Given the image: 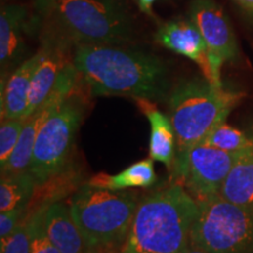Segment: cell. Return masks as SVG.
I'll return each mask as SVG.
<instances>
[{"mask_svg":"<svg viewBox=\"0 0 253 253\" xmlns=\"http://www.w3.org/2000/svg\"><path fill=\"white\" fill-rule=\"evenodd\" d=\"M72 60L91 96L160 100L169 93L167 65L149 53L119 45H78Z\"/></svg>","mask_w":253,"mask_h":253,"instance_id":"obj_1","label":"cell"},{"mask_svg":"<svg viewBox=\"0 0 253 253\" xmlns=\"http://www.w3.org/2000/svg\"><path fill=\"white\" fill-rule=\"evenodd\" d=\"M198 212L197 201L179 183L145 196L119 253H179Z\"/></svg>","mask_w":253,"mask_h":253,"instance_id":"obj_2","label":"cell"},{"mask_svg":"<svg viewBox=\"0 0 253 253\" xmlns=\"http://www.w3.org/2000/svg\"><path fill=\"white\" fill-rule=\"evenodd\" d=\"M50 37L74 45H121L130 40L131 19L114 0H33Z\"/></svg>","mask_w":253,"mask_h":253,"instance_id":"obj_3","label":"cell"},{"mask_svg":"<svg viewBox=\"0 0 253 253\" xmlns=\"http://www.w3.org/2000/svg\"><path fill=\"white\" fill-rule=\"evenodd\" d=\"M243 94L216 87L207 79L179 82L169 96V119L177 140L176 158L181 157L226 121Z\"/></svg>","mask_w":253,"mask_h":253,"instance_id":"obj_4","label":"cell"},{"mask_svg":"<svg viewBox=\"0 0 253 253\" xmlns=\"http://www.w3.org/2000/svg\"><path fill=\"white\" fill-rule=\"evenodd\" d=\"M137 201L122 190L84 184L71 199V213L90 252L120 251L125 244Z\"/></svg>","mask_w":253,"mask_h":253,"instance_id":"obj_5","label":"cell"},{"mask_svg":"<svg viewBox=\"0 0 253 253\" xmlns=\"http://www.w3.org/2000/svg\"><path fill=\"white\" fill-rule=\"evenodd\" d=\"M190 243L208 253H253V209L219 195L198 201Z\"/></svg>","mask_w":253,"mask_h":253,"instance_id":"obj_6","label":"cell"},{"mask_svg":"<svg viewBox=\"0 0 253 253\" xmlns=\"http://www.w3.org/2000/svg\"><path fill=\"white\" fill-rule=\"evenodd\" d=\"M84 115V103L71 95L41 126L28 169L38 184L58 175L67 163Z\"/></svg>","mask_w":253,"mask_h":253,"instance_id":"obj_7","label":"cell"},{"mask_svg":"<svg viewBox=\"0 0 253 253\" xmlns=\"http://www.w3.org/2000/svg\"><path fill=\"white\" fill-rule=\"evenodd\" d=\"M238 153H227L202 142L176 158L173 170L196 201L219 195Z\"/></svg>","mask_w":253,"mask_h":253,"instance_id":"obj_8","label":"cell"},{"mask_svg":"<svg viewBox=\"0 0 253 253\" xmlns=\"http://www.w3.org/2000/svg\"><path fill=\"white\" fill-rule=\"evenodd\" d=\"M190 20L201 32L207 43L212 82L216 87H223L220 71L226 61L238 54V45L226 14L213 0H195L190 6Z\"/></svg>","mask_w":253,"mask_h":253,"instance_id":"obj_9","label":"cell"},{"mask_svg":"<svg viewBox=\"0 0 253 253\" xmlns=\"http://www.w3.org/2000/svg\"><path fill=\"white\" fill-rule=\"evenodd\" d=\"M68 43L48 36L41 47V60L39 66L32 78L30 96H28L27 109L24 120L31 116L47 100L52 93L60 73L71 61L67 58Z\"/></svg>","mask_w":253,"mask_h":253,"instance_id":"obj_10","label":"cell"},{"mask_svg":"<svg viewBox=\"0 0 253 253\" xmlns=\"http://www.w3.org/2000/svg\"><path fill=\"white\" fill-rule=\"evenodd\" d=\"M155 39L166 48L197 63L204 78L210 84L212 82L207 43L197 26L190 19H178L163 24L158 28Z\"/></svg>","mask_w":253,"mask_h":253,"instance_id":"obj_11","label":"cell"},{"mask_svg":"<svg viewBox=\"0 0 253 253\" xmlns=\"http://www.w3.org/2000/svg\"><path fill=\"white\" fill-rule=\"evenodd\" d=\"M41 50L25 60L12 75L1 84V121L24 120L30 96L32 78L39 66Z\"/></svg>","mask_w":253,"mask_h":253,"instance_id":"obj_12","label":"cell"},{"mask_svg":"<svg viewBox=\"0 0 253 253\" xmlns=\"http://www.w3.org/2000/svg\"><path fill=\"white\" fill-rule=\"evenodd\" d=\"M43 226L48 239L61 253L87 252L84 236L63 202L43 208Z\"/></svg>","mask_w":253,"mask_h":253,"instance_id":"obj_13","label":"cell"},{"mask_svg":"<svg viewBox=\"0 0 253 253\" xmlns=\"http://www.w3.org/2000/svg\"><path fill=\"white\" fill-rule=\"evenodd\" d=\"M136 102L150 122V158L171 169L175 166L177 155V140L171 121L155 108L151 100L136 99Z\"/></svg>","mask_w":253,"mask_h":253,"instance_id":"obj_14","label":"cell"},{"mask_svg":"<svg viewBox=\"0 0 253 253\" xmlns=\"http://www.w3.org/2000/svg\"><path fill=\"white\" fill-rule=\"evenodd\" d=\"M28 11L23 5L2 6L0 13V63L7 68L20 59L24 32L28 28Z\"/></svg>","mask_w":253,"mask_h":253,"instance_id":"obj_15","label":"cell"},{"mask_svg":"<svg viewBox=\"0 0 253 253\" xmlns=\"http://www.w3.org/2000/svg\"><path fill=\"white\" fill-rule=\"evenodd\" d=\"M219 196L231 203L253 209V144L237 154Z\"/></svg>","mask_w":253,"mask_h":253,"instance_id":"obj_16","label":"cell"},{"mask_svg":"<svg viewBox=\"0 0 253 253\" xmlns=\"http://www.w3.org/2000/svg\"><path fill=\"white\" fill-rule=\"evenodd\" d=\"M153 158L138 161L118 175L97 173L87 184L109 190H125L128 188H148L155 184L157 175L155 172Z\"/></svg>","mask_w":253,"mask_h":253,"instance_id":"obj_17","label":"cell"},{"mask_svg":"<svg viewBox=\"0 0 253 253\" xmlns=\"http://www.w3.org/2000/svg\"><path fill=\"white\" fill-rule=\"evenodd\" d=\"M38 182L30 171L1 175L0 182V212L26 208Z\"/></svg>","mask_w":253,"mask_h":253,"instance_id":"obj_18","label":"cell"},{"mask_svg":"<svg viewBox=\"0 0 253 253\" xmlns=\"http://www.w3.org/2000/svg\"><path fill=\"white\" fill-rule=\"evenodd\" d=\"M204 142L227 153H239L253 144V138L224 122L213 129Z\"/></svg>","mask_w":253,"mask_h":253,"instance_id":"obj_19","label":"cell"},{"mask_svg":"<svg viewBox=\"0 0 253 253\" xmlns=\"http://www.w3.org/2000/svg\"><path fill=\"white\" fill-rule=\"evenodd\" d=\"M24 120H2L0 126V168L5 167L17 147Z\"/></svg>","mask_w":253,"mask_h":253,"instance_id":"obj_20","label":"cell"},{"mask_svg":"<svg viewBox=\"0 0 253 253\" xmlns=\"http://www.w3.org/2000/svg\"><path fill=\"white\" fill-rule=\"evenodd\" d=\"M30 219L31 253H61L46 235L43 226V208L39 209Z\"/></svg>","mask_w":253,"mask_h":253,"instance_id":"obj_21","label":"cell"},{"mask_svg":"<svg viewBox=\"0 0 253 253\" xmlns=\"http://www.w3.org/2000/svg\"><path fill=\"white\" fill-rule=\"evenodd\" d=\"M1 253H31L30 219H23L7 238L0 240Z\"/></svg>","mask_w":253,"mask_h":253,"instance_id":"obj_22","label":"cell"},{"mask_svg":"<svg viewBox=\"0 0 253 253\" xmlns=\"http://www.w3.org/2000/svg\"><path fill=\"white\" fill-rule=\"evenodd\" d=\"M25 209L26 208H19L0 212V240L7 238L23 221Z\"/></svg>","mask_w":253,"mask_h":253,"instance_id":"obj_23","label":"cell"},{"mask_svg":"<svg viewBox=\"0 0 253 253\" xmlns=\"http://www.w3.org/2000/svg\"><path fill=\"white\" fill-rule=\"evenodd\" d=\"M138 1V6H140V8L142 11L144 12V13L147 14H153V5L154 2H156L157 0H137Z\"/></svg>","mask_w":253,"mask_h":253,"instance_id":"obj_24","label":"cell"},{"mask_svg":"<svg viewBox=\"0 0 253 253\" xmlns=\"http://www.w3.org/2000/svg\"><path fill=\"white\" fill-rule=\"evenodd\" d=\"M179 253H208L205 252L204 250L197 248V246H195L194 244H191V243H189V245L186 246L184 250H182Z\"/></svg>","mask_w":253,"mask_h":253,"instance_id":"obj_25","label":"cell"},{"mask_svg":"<svg viewBox=\"0 0 253 253\" xmlns=\"http://www.w3.org/2000/svg\"><path fill=\"white\" fill-rule=\"evenodd\" d=\"M235 1L246 11L253 12V0H235Z\"/></svg>","mask_w":253,"mask_h":253,"instance_id":"obj_26","label":"cell"}]
</instances>
